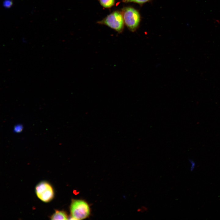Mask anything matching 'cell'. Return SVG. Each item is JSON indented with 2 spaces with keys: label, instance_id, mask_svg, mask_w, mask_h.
<instances>
[{
  "label": "cell",
  "instance_id": "1",
  "mask_svg": "<svg viewBox=\"0 0 220 220\" xmlns=\"http://www.w3.org/2000/svg\"><path fill=\"white\" fill-rule=\"evenodd\" d=\"M70 211L72 219L80 220L88 217L90 209L88 204L81 200H73L70 207Z\"/></svg>",
  "mask_w": 220,
  "mask_h": 220
},
{
  "label": "cell",
  "instance_id": "2",
  "mask_svg": "<svg viewBox=\"0 0 220 220\" xmlns=\"http://www.w3.org/2000/svg\"><path fill=\"white\" fill-rule=\"evenodd\" d=\"M123 21L122 14L119 11H115L98 23L106 25L120 33L123 29Z\"/></svg>",
  "mask_w": 220,
  "mask_h": 220
},
{
  "label": "cell",
  "instance_id": "3",
  "mask_svg": "<svg viewBox=\"0 0 220 220\" xmlns=\"http://www.w3.org/2000/svg\"><path fill=\"white\" fill-rule=\"evenodd\" d=\"M122 14L126 25L131 31H134L140 20L138 12L132 8L127 7L123 9Z\"/></svg>",
  "mask_w": 220,
  "mask_h": 220
},
{
  "label": "cell",
  "instance_id": "4",
  "mask_svg": "<svg viewBox=\"0 0 220 220\" xmlns=\"http://www.w3.org/2000/svg\"><path fill=\"white\" fill-rule=\"evenodd\" d=\"M35 190L38 198L43 202H49L54 197L53 189L51 185L46 182H41L38 184Z\"/></svg>",
  "mask_w": 220,
  "mask_h": 220
},
{
  "label": "cell",
  "instance_id": "5",
  "mask_svg": "<svg viewBox=\"0 0 220 220\" xmlns=\"http://www.w3.org/2000/svg\"><path fill=\"white\" fill-rule=\"evenodd\" d=\"M67 218V215L65 212L58 210H56L50 217L52 220H66Z\"/></svg>",
  "mask_w": 220,
  "mask_h": 220
},
{
  "label": "cell",
  "instance_id": "6",
  "mask_svg": "<svg viewBox=\"0 0 220 220\" xmlns=\"http://www.w3.org/2000/svg\"><path fill=\"white\" fill-rule=\"evenodd\" d=\"M101 4L104 7L109 8L114 5L115 0H99Z\"/></svg>",
  "mask_w": 220,
  "mask_h": 220
},
{
  "label": "cell",
  "instance_id": "7",
  "mask_svg": "<svg viewBox=\"0 0 220 220\" xmlns=\"http://www.w3.org/2000/svg\"><path fill=\"white\" fill-rule=\"evenodd\" d=\"M23 128L22 125L17 124L15 125L13 128V131L15 133H19L22 131Z\"/></svg>",
  "mask_w": 220,
  "mask_h": 220
},
{
  "label": "cell",
  "instance_id": "8",
  "mask_svg": "<svg viewBox=\"0 0 220 220\" xmlns=\"http://www.w3.org/2000/svg\"><path fill=\"white\" fill-rule=\"evenodd\" d=\"M149 0H123L125 2H134L139 3H142L146 2Z\"/></svg>",
  "mask_w": 220,
  "mask_h": 220
}]
</instances>
